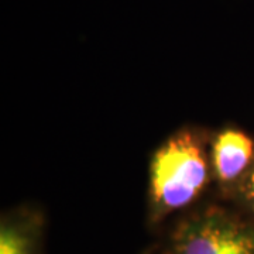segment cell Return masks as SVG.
<instances>
[{
    "instance_id": "cell-1",
    "label": "cell",
    "mask_w": 254,
    "mask_h": 254,
    "mask_svg": "<svg viewBox=\"0 0 254 254\" xmlns=\"http://www.w3.org/2000/svg\"><path fill=\"white\" fill-rule=\"evenodd\" d=\"M208 181L205 150L198 137L182 131L155 153L151 163V206L154 219L187 208Z\"/></svg>"
},
{
    "instance_id": "cell-2",
    "label": "cell",
    "mask_w": 254,
    "mask_h": 254,
    "mask_svg": "<svg viewBox=\"0 0 254 254\" xmlns=\"http://www.w3.org/2000/svg\"><path fill=\"white\" fill-rule=\"evenodd\" d=\"M165 254H254V225L223 208H208L181 220Z\"/></svg>"
},
{
    "instance_id": "cell-3",
    "label": "cell",
    "mask_w": 254,
    "mask_h": 254,
    "mask_svg": "<svg viewBox=\"0 0 254 254\" xmlns=\"http://www.w3.org/2000/svg\"><path fill=\"white\" fill-rule=\"evenodd\" d=\"M253 141L237 130L223 131L213 145V167L222 181L236 180L253 157Z\"/></svg>"
},
{
    "instance_id": "cell-4",
    "label": "cell",
    "mask_w": 254,
    "mask_h": 254,
    "mask_svg": "<svg viewBox=\"0 0 254 254\" xmlns=\"http://www.w3.org/2000/svg\"><path fill=\"white\" fill-rule=\"evenodd\" d=\"M40 222L31 216L1 220L0 254H40Z\"/></svg>"
},
{
    "instance_id": "cell-5",
    "label": "cell",
    "mask_w": 254,
    "mask_h": 254,
    "mask_svg": "<svg viewBox=\"0 0 254 254\" xmlns=\"http://www.w3.org/2000/svg\"><path fill=\"white\" fill-rule=\"evenodd\" d=\"M247 195H249V199L252 202L254 208V173L250 175L249 178V184H247Z\"/></svg>"
}]
</instances>
